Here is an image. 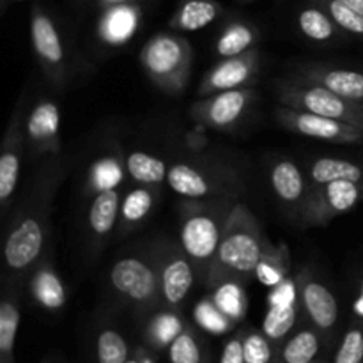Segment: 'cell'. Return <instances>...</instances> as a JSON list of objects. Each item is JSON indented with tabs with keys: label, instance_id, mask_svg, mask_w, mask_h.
Segmentation results:
<instances>
[{
	"label": "cell",
	"instance_id": "4fadbf2b",
	"mask_svg": "<svg viewBox=\"0 0 363 363\" xmlns=\"http://www.w3.org/2000/svg\"><path fill=\"white\" fill-rule=\"evenodd\" d=\"M30 35L32 46H34L43 66L52 73L60 74L64 66L62 41H60L59 30H57L52 18L39 7H35L34 13H32Z\"/></svg>",
	"mask_w": 363,
	"mask_h": 363
},
{
	"label": "cell",
	"instance_id": "4dcf8cb0",
	"mask_svg": "<svg viewBox=\"0 0 363 363\" xmlns=\"http://www.w3.org/2000/svg\"><path fill=\"white\" fill-rule=\"evenodd\" d=\"M213 301L216 307L227 315L233 323L243 319L245 312H247V294H245L241 282L238 280H227V282L215 286V293H213Z\"/></svg>",
	"mask_w": 363,
	"mask_h": 363
},
{
	"label": "cell",
	"instance_id": "83f0119b",
	"mask_svg": "<svg viewBox=\"0 0 363 363\" xmlns=\"http://www.w3.org/2000/svg\"><path fill=\"white\" fill-rule=\"evenodd\" d=\"M255 43H257V30L243 21H234V23L227 25L220 34L218 41H216V52L223 59L236 57L254 48Z\"/></svg>",
	"mask_w": 363,
	"mask_h": 363
},
{
	"label": "cell",
	"instance_id": "d4e9b609",
	"mask_svg": "<svg viewBox=\"0 0 363 363\" xmlns=\"http://www.w3.org/2000/svg\"><path fill=\"white\" fill-rule=\"evenodd\" d=\"M126 172V163L121 162L117 156H101L89 169V190L94 195L117 190L123 184Z\"/></svg>",
	"mask_w": 363,
	"mask_h": 363
},
{
	"label": "cell",
	"instance_id": "9a60e30c",
	"mask_svg": "<svg viewBox=\"0 0 363 363\" xmlns=\"http://www.w3.org/2000/svg\"><path fill=\"white\" fill-rule=\"evenodd\" d=\"M25 131L38 151H59L60 138V110L52 99H43L32 108Z\"/></svg>",
	"mask_w": 363,
	"mask_h": 363
},
{
	"label": "cell",
	"instance_id": "3957f363",
	"mask_svg": "<svg viewBox=\"0 0 363 363\" xmlns=\"http://www.w3.org/2000/svg\"><path fill=\"white\" fill-rule=\"evenodd\" d=\"M279 99L291 108L332 117L363 130V110L360 103L350 101L319 84L307 80L305 84H282L279 89Z\"/></svg>",
	"mask_w": 363,
	"mask_h": 363
},
{
	"label": "cell",
	"instance_id": "d6986e66",
	"mask_svg": "<svg viewBox=\"0 0 363 363\" xmlns=\"http://www.w3.org/2000/svg\"><path fill=\"white\" fill-rule=\"evenodd\" d=\"M167 183L177 195L184 199H194V201L209 197L213 191L211 181L201 170L188 163H176L170 167L167 174Z\"/></svg>",
	"mask_w": 363,
	"mask_h": 363
},
{
	"label": "cell",
	"instance_id": "1f68e13d",
	"mask_svg": "<svg viewBox=\"0 0 363 363\" xmlns=\"http://www.w3.org/2000/svg\"><path fill=\"white\" fill-rule=\"evenodd\" d=\"M298 27L312 41H330L337 34V23L321 7H305L298 16Z\"/></svg>",
	"mask_w": 363,
	"mask_h": 363
},
{
	"label": "cell",
	"instance_id": "816d5d0a",
	"mask_svg": "<svg viewBox=\"0 0 363 363\" xmlns=\"http://www.w3.org/2000/svg\"><path fill=\"white\" fill-rule=\"evenodd\" d=\"M312 363H315V362H312Z\"/></svg>",
	"mask_w": 363,
	"mask_h": 363
},
{
	"label": "cell",
	"instance_id": "836d02e7",
	"mask_svg": "<svg viewBox=\"0 0 363 363\" xmlns=\"http://www.w3.org/2000/svg\"><path fill=\"white\" fill-rule=\"evenodd\" d=\"M130 347L117 330L105 328L96 337V360L98 363H128Z\"/></svg>",
	"mask_w": 363,
	"mask_h": 363
},
{
	"label": "cell",
	"instance_id": "7a4b0ae2",
	"mask_svg": "<svg viewBox=\"0 0 363 363\" xmlns=\"http://www.w3.org/2000/svg\"><path fill=\"white\" fill-rule=\"evenodd\" d=\"M190 43L181 35L156 34L140 52V64L152 84L169 94H181L186 89L191 74Z\"/></svg>",
	"mask_w": 363,
	"mask_h": 363
},
{
	"label": "cell",
	"instance_id": "ee69618b",
	"mask_svg": "<svg viewBox=\"0 0 363 363\" xmlns=\"http://www.w3.org/2000/svg\"><path fill=\"white\" fill-rule=\"evenodd\" d=\"M135 354L138 357V363H156L152 354L149 353L145 347H137V350H135Z\"/></svg>",
	"mask_w": 363,
	"mask_h": 363
},
{
	"label": "cell",
	"instance_id": "7c38bea8",
	"mask_svg": "<svg viewBox=\"0 0 363 363\" xmlns=\"http://www.w3.org/2000/svg\"><path fill=\"white\" fill-rule=\"evenodd\" d=\"M195 282L194 262L186 254H172L163 261L160 269V291L170 308H176L186 300Z\"/></svg>",
	"mask_w": 363,
	"mask_h": 363
},
{
	"label": "cell",
	"instance_id": "484cf974",
	"mask_svg": "<svg viewBox=\"0 0 363 363\" xmlns=\"http://www.w3.org/2000/svg\"><path fill=\"white\" fill-rule=\"evenodd\" d=\"M126 170L133 181L144 186H158L167 181V165L158 156H152L145 151H133L124 160Z\"/></svg>",
	"mask_w": 363,
	"mask_h": 363
},
{
	"label": "cell",
	"instance_id": "f907efd6",
	"mask_svg": "<svg viewBox=\"0 0 363 363\" xmlns=\"http://www.w3.org/2000/svg\"><path fill=\"white\" fill-rule=\"evenodd\" d=\"M362 191H363V183H362Z\"/></svg>",
	"mask_w": 363,
	"mask_h": 363
},
{
	"label": "cell",
	"instance_id": "8fae6325",
	"mask_svg": "<svg viewBox=\"0 0 363 363\" xmlns=\"http://www.w3.org/2000/svg\"><path fill=\"white\" fill-rule=\"evenodd\" d=\"M298 291H300L301 308L314 328L321 335L332 333L339 323V303L335 294L323 282L307 277V273L298 277Z\"/></svg>",
	"mask_w": 363,
	"mask_h": 363
},
{
	"label": "cell",
	"instance_id": "f35d334b",
	"mask_svg": "<svg viewBox=\"0 0 363 363\" xmlns=\"http://www.w3.org/2000/svg\"><path fill=\"white\" fill-rule=\"evenodd\" d=\"M333 363H363V321L350 326L344 333Z\"/></svg>",
	"mask_w": 363,
	"mask_h": 363
},
{
	"label": "cell",
	"instance_id": "ba28073f",
	"mask_svg": "<svg viewBox=\"0 0 363 363\" xmlns=\"http://www.w3.org/2000/svg\"><path fill=\"white\" fill-rule=\"evenodd\" d=\"M254 96V89L247 87L216 92V94L206 96L201 101L194 103L191 116L204 126L227 130V128H233L245 116Z\"/></svg>",
	"mask_w": 363,
	"mask_h": 363
},
{
	"label": "cell",
	"instance_id": "44dd1931",
	"mask_svg": "<svg viewBox=\"0 0 363 363\" xmlns=\"http://www.w3.org/2000/svg\"><path fill=\"white\" fill-rule=\"evenodd\" d=\"M291 272V254L286 243L273 245L272 241L264 248L261 261L255 268V279L266 287H275L277 284L282 282L284 279L289 277Z\"/></svg>",
	"mask_w": 363,
	"mask_h": 363
},
{
	"label": "cell",
	"instance_id": "52a82bcc",
	"mask_svg": "<svg viewBox=\"0 0 363 363\" xmlns=\"http://www.w3.org/2000/svg\"><path fill=\"white\" fill-rule=\"evenodd\" d=\"M110 282L117 293L138 307H149L158 300L160 273L140 257H123L110 269Z\"/></svg>",
	"mask_w": 363,
	"mask_h": 363
},
{
	"label": "cell",
	"instance_id": "d6a6232c",
	"mask_svg": "<svg viewBox=\"0 0 363 363\" xmlns=\"http://www.w3.org/2000/svg\"><path fill=\"white\" fill-rule=\"evenodd\" d=\"M186 326L183 325L181 318L172 311H165L156 314L147 326V339L158 350L170 346L172 340L179 335Z\"/></svg>",
	"mask_w": 363,
	"mask_h": 363
},
{
	"label": "cell",
	"instance_id": "8992f818",
	"mask_svg": "<svg viewBox=\"0 0 363 363\" xmlns=\"http://www.w3.org/2000/svg\"><path fill=\"white\" fill-rule=\"evenodd\" d=\"M363 197L362 183L340 179L314 186L308 191L303 206V220L307 225H323L335 216L346 215Z\"/></svg>",
	"mask_w": 363,
	"mask_h": 363
},
{
	"label": "cell",
	"instance_id": "74e56055",
	"mask_svg": "<svg viewBox=\"0 0 363 363\" xmlns=\"http://www.w3.org/2000/svg\"><path fill=\"white\" fill-rule=\"evenodd\" d=\"M194 315L197 325L211 333H225L227 330L234 325V323L216 307L213 298H204L202 301H199L197 307H195L194 311Z\"/></svg>",
	"mask_w": 363,
	"mask_h": 363
},
{
	"label": "cell",
	"instance_id": "f546056e",
	"mask_svg": "<svg viewBox=\"0 0 363 363\" xmlns=\"http://www.w3.org/2000/svg\"><path fill=\"white\" fill-rule=\"evenodd\" d=\"M155 206V191L151 186L140 184L138 188L128 191L121 202V223L124 227L137 225L144 222Z\"/></svg>",
	"mask_w": 363,
	"mask_h": 363
},
{
	"label": "cell",
	"instance_id": "7dc6e473",
	"mask_svg": "<svg viewBox=\"0 0 363 363\" xmlns=\"http://www.w3.org/2000/svg\"><path fill=\"white\" fill-rule=\"evenodd\" d=\"M128 363H138V357H137V354H133V357H131L130 360H128Z\"/></svg>",
	"mask_w": 363,
	"mask_h": 363
},
{
	"label": "cell",
	"instance_id": "603a6c76",
	"mask_svg": "<svg viewBox=\"0 0 363 363\" xmlns=\"http://www.w3.org/2000/svg\"><path fill=\"white\" fill-rule=\"evenodd\" d=\"M222 13L216 0H184L172 18V27L184 32L201 30L208 27Z\"/></svg>",
	"mask_w": 363,
	"mask_h": 363
},
{
	"label": "cell",
	"instance_id": "ac0fdd59",
	"mask_svg": "<svg viewBox=\"0 0 363 363\" xmlns=\"http://www.w3.org/2000/svg\"><path fill=\"white\" fill-rule=\"evenodd\" d=\"M30 291L39 307L46 308V311L57 312L66 305V287L52 266L45 264L35 269L30 282Z\"/></svg>",
	"mask_w": 363,
	"mask_h": 363
},
{
	"label": "cell",
	"instance_id": "f1b7e54d",
	"mask_svg": "<svg viewBox=\"0 0 363 363\" xmlns=\"http://www.w3.org/2000/svg\"><path fill=\"white\" fill-rule=\"evenodd\" d=\"M18 326H20V307L14 298H6L0 303V363H16Z\"/></svg>",
	"mask_w": 363,
	"mask_h": 363
},
{
	"label": "cell",
	"instance_id": "30bf717a",
	"mask_svg": "<svg viewBox=\"0 0 363 363\" xmlns=\"http://www.w3.org/2000/svg\"><path fill=\"white\" fill-rule=\"evenodd\" d=\"M259 73V50L252 48L236 57H227L209 69L199 87V96H211L216 92L243 89Z\"/></svg>",
	"mask_w": 363,
	"mask_h": 363
},
{
	"label": "cell",
	"instance_id": "c3c4849f",
	"mask_svg": "<svg viewBox=\"0 0 363 363\" xmlns=\"http://www.w3.org/2000/svg\"><path fill=\"white\" fill-rule=\"evenodd\" d=\"M241 2H252V0H241Z\"/></svg>",
	"mask_w": 363,
	"mask_h": 363
},
{
	"label": "cell",
	"instance_id": "60d3db41",
	"mask_svg": "<svg viewBox=\"0 0 363 363\" xmlns=\"http://www.w3.org/2000/svg\"><path fill=\"white\" fill-rule=\"evenodd\" d=\"M300 300V291H298V280H293L291 277L284 279L282 282L272 287L268 303L269 305H293Z\"/></svg>",
	"mask_w": 363,
	"mask_h": 363
},
{
	"label": "cell",
	"instance_id": "b9f144b4",
	"mask_svg": "<svg viewBox=\"0 0 363 363\" xmlns=\"http://www.w3.org/2000/svg\"><path fill=\"white\" fill-rule=\"evenodd\" d=\"M220 363H247L245 362L243 333L227 340L222 350V354H220Z\"/></svg>",
	"mask_w": 363,
	"mask_h": 363
},
{
	"label": "cell",
	"instance_id": "5b68a950",
	"mask_svg": "<svg viewBox=\"0 0 363 363\" xmlns=\"http://www.w3.org/2000/svg\"><path fill=\"white\" fill-rule=\"evenodd\" d=\"M275 116L286 130L303 137L333 142V144H363V130L344 121L303 112L286 105L279 106Z\"/></svg>",
	"mask_w": 363,
	"mask_h": 363
},
{
	"label": "cell",
	"instance_id": "ffe728a7",
	"mask_svg": "<svg viewBox=\"0 0 363 363\" xmlns=\"http://www.w3.org/2000/svg\"><path fill=\"white\" fill-rule=\"evenodd\" d=\"M272 186L277 197L287 206L300 204L305 197V177L300 167L289 160L275 163L272 169Z\"/></svg>",
	"mask_w": 363,
	"mask_h": 363
},
{
	"label": "cell",
	"instance_id": "6da1fadb",
	"mask_svg": "<svg viewBox=\"0 0 363 363\" xmlns=\"http://www.w3.org/2000/svg\"><path fill=\"white\" fill-rule=\"evenodd\" d=\"M268 243L250 209L245 204L234 206L227 216L218 252L206 272L209 286L227 280L241 282L254 275Z\"/></svg>",
	"mask_w": 363,
	"mask_h": 363
},
{
	"label": "cell",
	"instance_id": "d590c367",
	"mask_svg": "<svg viewBox=\"0 0 363 363\" xmlns=\"http://www.w3.org/2000/svg\"><path fill=\"white\" fill-rule=\"evenodd\" d=\"M325 7L326 13L332 16L337 27L342 30L350 32V34L360 35L363 38V14L358 13L351 6H347L344 0H319Z\"/></svg>",
	"mask_w": 363,
	"mask_h": 363
},
{
	"label": "cell",
	"instance_id": "e0dca14e",
	"mask_svg": "<svg viewBox=\"0 0 363 363\" xmlns=\"http://www.w3.org/2000/svg\"><path fill=\"white\" fill-rule=\"evenodd\" d=\"M303 77L307 82L319 84L330 89L335 94L350 99V101H363V73L344 67H325L311 66L303 69Z\"/></svg>",
	"mask_w": 363,
	"mask_h": 363
},
{
	"label": "cell",
	"instance_id": "277c9868",
	"mask_svg": "<svg viewBox=\"0 0 363 363\" xmlns=\"http://www.w3.org/2000/svg\"><path fill=\"white\" fill-rule=\"evenodd\" d=\"M229 213L222 215L213 206H199L186 211L181 223L179 241L184 254L195 266L209 268L218 252Z\"/></svg>",
	"mask_w": 363,
	"mask_h": 363
},
{
	"label": "cell",
	"instance_id": "bcb514c9",
	"mask_svg": "<svg viewBox=\"0 0 363 363\" xmlns=\"http://www.w3.org/2000/svg\"><path fill=\"white\" fill-rule=\"evenodd\" d=\"M131 2V0H99L103 7H110V6H117V4H126Z\"/></svg>",
	"mask_w": 363,
	"mask_h": 363
},
{
	"label": "cell",
	"instance_id": "7bdbcfd3",
	"mask_svg": "<svg viewBox=\"0 0 363 363\" xmlns=\"http://www.w3.org/2000/svg\"><path fill=\"white\" fill-rule=\"evenodd\" d=\"M353 312L360 321H363V280L360 284V289H358V296L353 303Z\"/></svg>",
	"mask_w": 363,
	"mask_h": 363
},
{
	"label": "cell",
	"instance_id": "7402d4cb",
	"mask_svg": "<svg viewBox=\"0 0 363 363\" xmlns=\"http://www.w3.org/2000/svg\"><path fill=\"white\" fill-rule=\"evenodd\" d=\"M121 202L123 199L117 190L96 194L89 209V227L96 238H105L112 233L121 216Z\"/></svg>",
	"mask_w": 363,
	"mask_h": 363
},
{
	"label": "cell",
	"instance_id": "5bb4252c",
	"mask_svg": "<svg viewBox=\"0 0 363 363\" xmlns=\"http://www.w3.org/2000/svg\"><path fill=\"white\" fill-rule=\"evenodd\" d=\"M140 7L137 4H117L105 7L98 21V35L105 45L123 46L131 41L140 25Z\"/></svg>",
	"mask_w": 363,
	"mask_h": 363
},
{
	"label": "cell",
	"instance_id": "cb8c5ba5",
	"mask_svg": "<svg viewBox=\"0 0 363 363\" xmlns=\"http://www.w3.org/2000/svg\"><path fill=\"white\" fill-rule=\"evenodd\" d=\"M311 188L321 186V184L332 183V181H354L363 183V169L362 165L347 160L339 158H321L311 165Z\"/></svg>",
	"mask_w": 363,
	"mask_h": 363
},
{
	"label": "cell",
	"instance_id": "681fc988",
	"mask_svg": "<svg viewBox=\"0 0 363 363\" xmlns=\"http://www.w3.org/2000/svg\"><path fill=\"white\" fill-rule=\"evenodd\" d=\"M360 106H362V110H363V101H362V103H360Z\"/></svg>",
	"mask_w": 363,
	"mask_h": 363
},
{
	"label": "cell",
	"instance_id": "4316f807",
	"mask_svg": "<svg viewBox=\"0 0 363 363\" xmlns=\"http://www.w3.org/2000/svg\"><path fill=\"white\" fill-rule=\"evenodd\" d=\"M321 351V333L318 330H300L280 350V363H312Z\"/></svg>",
	"mask_w": 363,
	"mask_h": 363
},
{
	"label": "cell",
	"instance_id": "2e32d148",
	"mask_svg": "<svg viewBox=\"0 0 363 363\" xmlns=\"http://www.w3.org/2000/svg\"><path fill=\"white\" fill-rule=\"evenodd\" d=\"M21 142H23V138H21L20 117L14 116L6 131L2 156H0V202H2L4 208L13 197L18 179H20Z\"/></svg>",
	"mask_w": 363,
	"mask_h": 363
},
{
	"label": "cell",
	"instance_id": "8d00e7d4",
	"mask_svg": "<svg viewBox=\"0 0 363 363\" xmlns=\"http://www.w3.org/2000/svg\"><path fill=\"white\" fill-rule=\"evenodd\" d=\"M170 363H204L201 342L190 328H184L169 346Z\"/></svg>",
	"mask_w": 363,
	"mask_h": 363
},
{
	"label": "cell",
	"instance_id": "e575fe53",
	"mask_svg": "<svg viewBox=\"0 0 363 363\" xmlns=\"http://www.w3.org/2000/svg\"><path fill=\"white\" fill-rule=\"evenodd\" d=\"M298 319V303L269 305L262 323V332L272 340H280L294 328Z\"/></svg>",
	"mask_w": 363,
	"mask_h": 363
},
{
	"label": "cell",
	"instance_id": "9c48e42d",
	"mask_svg": "<svg viewBox=\"0 0 363 363\" xmlns=\"http://www.w3.org/2000/svg\"><path fill=\"white\" fill-rule=\"evenodd\" d=\"M45 238V222L34 215L23 216L7 234L6 247H4L7 268L13 272H23L30 268L41 255Z\"/></svg>",
	"mask_w": 363,
	"mask_h": 363
},
{
	"label": "cell",
	"instance_id": "f6af8a7d",
	"mask_svg": "<svg viewBox=\"0 0 363 363\" xmlns=\"http://www.w3.org/2000/svg\"><path fill=\"white\" fill-rule=\"evenodd\" d=\"M344 2H346L347 6L353 7V9H357L358 13L363 14V0H344Z\"/></svg>",
	"mask_w": 363,
	"mask_h": 363
},
{
	"label": "cell",
	"instance_id": "ab89813d",
	"mask_svg": "<svg viewBox=\"0 0 363 363\" xmlns=\"http://www.w3.org/2000/svg\"><path fill=\"white\" fill-rule=\"evenodd\" d=\"M243 350H245V362L247 363H272L273 362L272 339H268L264 332L243 333Z\"/></svg>",
	"mask_w": 363,
	"mask_h": 363
}]
</instances>
